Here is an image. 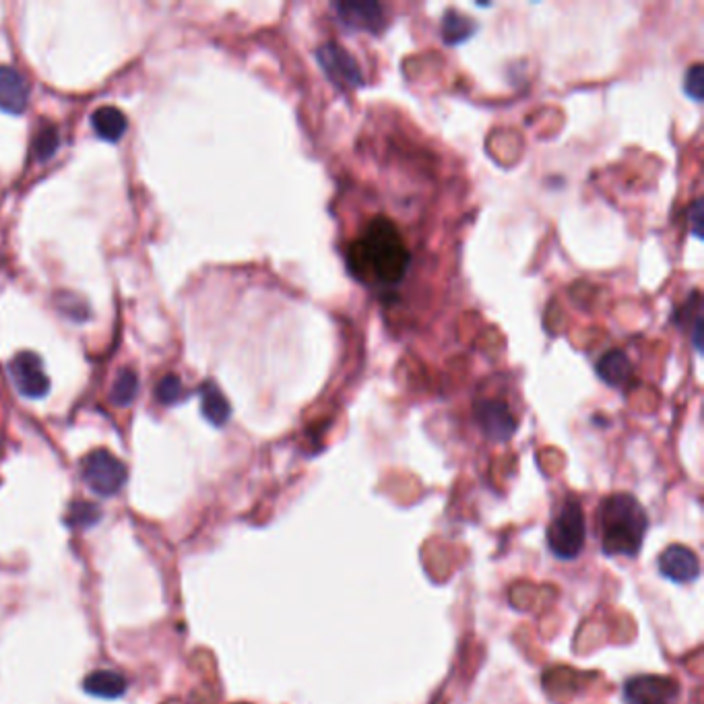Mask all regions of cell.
Returning <instances> with one entry per match:
<instances>
[{"mask_svg":"<svg viewBox=\"0 0 704 704\" xmlns=\"http://www.w3.org/2000/svg\"><path fill=\"white\" fill-rule=\"evenodd\" d=\"M548 548L560 560H572L585 548L587 521L581 502L576 498L564 500L552 515L548 525Z\"/></svg>","mask_w":704,"mask_h":704,"instance_id":"3957f363","label":"cell"},{"mask_svg":"<svg viewBox=\"0 0 704 704\" xmlns=\"http://www.w3.org/2000/svg\"><path fill=\"white\" fill-rule=\"evenodd\" d=\"M316 60L327 79L341 89H358L364 85V75L358 60L337 42H327L316 48Z\"/></svg>","mask_w":704,"mask_h":704,"instance_id":"5b68a950","label":"cell"},{"mask_svg":"<svg viewBox=\"0 0 704 704\" xmlns=\"http://www.w3.org/2000/svg\"><path fill=\"white\" fill-rule=\"evenodd\" d=\"M692 341H694V349H696L698 354H700V351H702V316H700V314L694 318V327H692Z\"/></svg>","mask_w":704,"mask_h":704,"instance_id":"cb8c5ba5","label":"cell"},{"mask_svg":"<svg viewBox=\"0 0 704 704\" xmlns=\"http://www.w3.org/2000/svg\"><path fill=\"white\" fill-rule=\"evenodd\" d=\"M81 475L91 492L110 498L116 496L126 484L128 469L118 457L106 451V448H98V451H91L83 459Z\"/></svg>","mask_w":704,"mask_h":704,"instance_id":"277c9868","label":"cell"},{"mask_svg":"<svg viewBox=\"0 0 704 704\" xmlns=\"http://www.w3.org/2000/svg\"><path fill=\"white\" fill-rule=\"evenodd\" d=\"M17 391L27 399H42L50 391V380L44 372L42 358L34 351H19L9 364Z\"/></svg>","mask_w":704,"mask_h":704,"instance_id":"8992f818","label":"cell"},{"mask_svg":"<svg viewBox=\"0 0 704 704\" xmlns=\"http://www.w3.org/2000/svg\"><path fill=\"white\" fill-rule=\"evenodd\" d=\"M597 376L607 384V387L612 389H624L632 382L634 376V368L630 358L620 349H612L607 351L605 356L599 358L597 366Z\"/></svg>","mask_w":704,"mask_h":704,"instance_id":"7c38bea8","label":"cell"},{"mask_svg":"<svg viewBox=\"0 0 704 704\" xmlns=\"http://www.w3.org/2000/svg\"><path fill=\"white\" fill-rule=\"evenodd\" d=\"M157 399L164 405H176L178 401L184 399V387L182 380L176 374H166L157 384Z\"/></svg>","mask_w":704,"mask_h":704,"instance_id":"ffe728a7","label":"cell"},{"mask_svg":"<svg viewBox=\"0 0 704 704\" xmlns=\"http://www.w3.org/2000/svg\"><path fill=\"white\" fill-rule=\"evenodd\" d=\"M56 302H58L60 312L67 314L69 318H75V320H85V318H89L87 302H83L79 296L64 294V296H58Z\"/></svg>","mask_w":704,"mask_h":704,"instance_id":"7402d4cb","label":"cell"},{"mask_svg":"<svg viewBox=\"0 0 704 704\" xmlns=\"http://www.w3.org/2000/svg\"><path fill=\"white\" fill-rule=\"evenodd\" d=\"M333 9L339 23L351 31H366L370 36H378L387 27V17L374 0H341V3H333Z\"/></svg>","mask_w":704,"mask_h":704,"instance_id":"ba28073f","label":"cell"},{"mask_svg":"<svg viewBox=\"0 0 704 704\" xmlns=\"http://www.w3.org/2000/svg\"><path fill=\"white\" fill-rule=\"evenodd\" d=\"M139 393V376L133 368H122L114 380V387L110 391V401L118 407H128Z\"/></svg>","mask_w":704,"mask_h":704,"instance_id":"e0dca14e","label":"cell"},{"mask_svg":"<svg viewBox=\"0 0 704 704\" xmlns=\"http://www.w3.org/2000/svg\"><path fill=\"white\" fill-rule=\"evenodd\" d=\"M60 145V133L56 126H46L44 131L38 133L36 143H34V155L38 162H48V159L56 153Z\"/></svg>","mask_w":704,"mask_h":704,"instance_id":"d6986e66","label":"cell"},{"mask_svg":"<svg viewBox=\"0 0 704 704\" xmlns=\"http://www.w3.org/2000/svg\"><path fill=\"white\" fill-rule=\"evenodd\" d=\"M91 126H93L95 135H98L100 139H104L108 143H116L124 137L126 128H128V120L118 108L102 106L93 112Z\"/></svg>","mask_w":704,"mask_h":704,"instance_id":"2e32d148","label":"cell"},{"mask_svg":"<svg viewBox=\"0 0 704 704\" xmlns=\"http://www.w3.org/2000/svg\"><path fill=\"white\" fill-rule=\"evenodd\" d=\"M100 519H102L100 506H95L91 502H75L71 506L67 523L71 527H93Z\"/></svg>","mask_w":704,"mask_h":704,"instance_id":"ac0fdd59","label":"cell"},{"mask_svg":"<svg viewBox=\"0 0 704 704\" xmlns=\"http://www.w3.org/2000/svg\"><path fill=\"white\" fill-rule=\"evenodd\" d=\"M405 238L389 217H372L362 234L347 246L349 273L366 285H397L409 269Z\"/></svg>","mask_w":704,"mask_h":704,"instance_id":"6da1fadb","label":"cell"},{"mask_svg":"<svg viewBox=\"0 0 704 704\" xmlns=\"http://www.w3.org/2000/svg\"><path fill=\"white\" fill-rule=\"evenodd\" d=\"M201 411H203V418L215 428L226 426L232 418L230 401L211 380H207L201 387Z\"/></svg>","mask_w":704,"mask_h":704,"instance_id":"4fadbf2b","label":"cell"},{"mask_svg":"<svg viewBox=\"0 0 704 704\" xmlns=\"http://www.w3.org/2000/svg\"><path fill=\"white\" fill-rule=\"evenodd\" d=\"M659 570L665 579L674 583H692L700 574V562L690 548L676 543V546L665 548L659 556Z\"/></svg>","mask_w":704,"mask_h":704,"instance_id":"30bf717a","label":"cell"},{"mask_svg":"<svg viewBox=\"0 0 704 704\" xmlns=\"http://www.w3.org/2000/svg\"><path fill=\"white\" fill-rule=\"evenodd\" d=\"M688 219L692 223V236L702 238V199H696L688 209Z\"/></svg>","mask_w":704,"mask_h":704,"instance_id":"603a6c76","label":"cell"},{"mask_svg":"<svg viewBox=\"0 0 704 704\" xmlns=\"http://www.w3.org/2000/svg\"><path fill=\"white\" fill-rule=\"evenodd\" d=\"M128 688V682L118 671H108V669H98L91 671V674L83 680V690L95 698L104 700H114L124 696Z\"/></svg>","mask_w":704,"mask_h":704,"instance_id":"5bb4252c","label":"cell"},{"mask_svg":"<svg viewBox=\"0 0 704 704\" xmlns=\"http://www.w3.org/2000/svg\"><path fill=\"white\" fill-rule=\"evenodd\" d=\"M684 93L692 102H702L704 98V73H702V64L696 62L686 71L684 75Z\"/></svg>","mask_w":704,"mask_h":704,"instance_id":"44dd1931","label":"cell"},{"mask_svg":"<svg viewBox=\"0 0 704 704\" xmlns=\"http://www.w3.org/2000/svg\"><path fill=\"white\" fill-rule=\"evenodd\" d=\"M601 550L607 556H636L649 529L647 510L632 494L618 492L601 500L597 510Z\"/></svg>","mask_w":704,"mask_h":704,"instance_id":"7a4b0ae2","label":"cell"},{"mask_svg":"<svg viewBox=\"0 0 704 704\" xmlns=\"http://www.w3.org/2000/svg\"><path fill=\"white\" fill-rule=\"evenodd\" d=\"M473 415L477 426L482 428L486 438L492 442H506L517 432V420L510 413L508 405L498 399H479L473 405Z\"/></svg>","mask_w":704,"mask_h":704,"instance_id":"52a82bcc","label":"cell"},{"mask_svg":"<svg viewBox=\"0 0 704 704\" xmlns=\"http://www.w3.org/2000/svg\"><path fill=\"white\" fill-rule=\"evenodd\" d=\"M29 102V85L13 67H0V110L19 116Z\"/></svg>","mask_w":704,"mask_h":704,"instance_id":"8fae6325","label":"cell"},{"mask_svg":"<svg viewBox=\"0 0 704 704\" xmlns=\"http://www.w3.org/2000/svg\"><path fill=\"white\" fill-rule=\"evenodd\" d=\"M475 31H477V23L469 19L465 13L455 9L444 11L442 23H440V36L446 46L465 44L469 38L475 36Z\"/></svg>","mask_w":704,"mask_h":704,"instance_id":"9a60e30c","label":"cell"},{"mask_svg":"<svg viewBox=\"0 0 704 704\" xmlns=\"http://www.w3.org/2000/svg\"><path fill=\"white\" fill-rule=\"evenodd\" d=\"M678 682L665 676H634L624 686L626 704H674Z\"/></svg>","mask_w":704,"mask_h":704,"instance_id":"9c48e42d","label":"cell"}]
</instances>
